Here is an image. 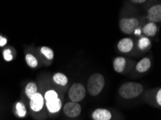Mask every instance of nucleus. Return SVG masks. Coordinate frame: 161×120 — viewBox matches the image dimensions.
<instances>
[{"mask_svg": "<svg viewBox=\"0 0 161 120\" xmlns=\"http://www.w3.org/2000/svg\"><path fill=\"white\" fill-rule=\"evenodd\" d=\"M7 40L5 38H4V37H2L0 35V47H3L7 44Z\"/></svg>", "mask_w": 161, "mask_h": 120, "instance_id": "23", "label": "nucleus"}, {"mask_svg": "<svg viewBox=\"0 0 161 120\" xmlns=\"http://www.w3.org/2000/svg\"><path fill=\"white\" fill-rule=\"evenodd\" d=\"M126 60L123 57L116 58L114 61V68L117 73H122L126 67Z\"/></svg>", "mask_w": 161, "mask_h": 120, "instance_id": "13", "label": "nucleus"}, {"mask_svg": "<svg viewBox=\"0 0 161 120\" xmlns=\"http://www.w3.org/2000/svg\"><path fill=\"white\" fill-rule=\"evenodd\" d=\"M105 86V78L101 73H96L90 76L87 81V91L92 96H97L102 91Z\"/></svg>", "mask_w": 161, "mask_h": 120, "instance_id": "2", "label": "nucleus"}, {"mask_svg": "<svg viewBox=\"0 0 161 120\" xmlns=\"http://www.w3.org/2000/svg\"><path fill=\"white\" fill-rule=\"evenodd\" d=\"M133 41L130 38H123L118 43V49L122 53H129L132 50Z\"/></svg>", "mask_w": 161, "mask_h": 120, "instance_id": "9", "label": "nucleus"}, {"mask_svg": "<svg viewBox=\"0 0 161 120\" xmlns=\"http://www.w3.org/2000/svg\"><path fill=\"white\" fill-rule=\"evenodd\" d=\"M92 119L94 120H110L112 115L111 112L105 109H97L92 112Z\"/></svg>", "mask_w": 161, "mask_h": 120, "instance_id": "8", "label": "nucleus"}, {"mask_svg": "<svg viewBox=\"0 0 161 120\" xmlns=\"http://www.w3.org/2000/svg\"><path fill=\"white\" fill-rule=\"evenodd\" d=\"M16 111L19 117H24L26 115L27 109L25 106L22 102H18L16 104Z\"/></svg>", "mask_w": 161, "mask_h": 120, "instance_id": "18", "label": "nucleus"}, {"mask_svg": "<svg viewBox=\"0 0 161 120\" xmlns=\"http://www.w3.org/2000/svg\"><path fill=\"white\" fill-rule=\"evenodd\" d=\"M3 55L4 58V60L6 61H10L13 60V55H12V52L9 49H6L4 50Z\"/></svg>", "mask_w": 161, "mask_h": 120, "instance_id": "21", "label": "nucleus"}, {"mask_svg": "<svg viewBox=\"0 0 161 120\" xmlns=\"http://www.w3.org/2000/svg\"><path fill=\"white\" fill-rule=\"evenodd\" d=\"M136 35H140L141 34V30H138V29H136V30H135V32H134Z\"/></svg>", "mask_w": 161, "mask_h": 120, "instance_id": "25", "label": "nucleus"}, {"mask_svg": "<svg viewBox=\"0 0 161 120\" xmlns=\"http://www.w3.org/2000/svg\"><path fill=\"white\" fill-rule=\"evenodd\" d=\"M132 2L134 3H136V4H142L144 3V2H145V0H135V1H132Z\"/></svg>", "mask_w": 161, "mask_h": 120, "instance_id": "24", "label": "nucleus"}, {"mask_svg": "<svg viewBox=\"0 0 161 120\" xmlns=\"http://www.w3.org/2000/svg\"><path fill=\"white\" fill-rule=\"evenodd\" d=\"M46 107L51 113H57L62 108V102L59 98L46 102Z\"/></svg>", "mask_w": 161, "mask_h": 120, "instance_id": "10", "label": "nucleus"}, {"mask_svg": "<svg viewBox=\"0 0 161 120\" xmlns=\"http://www.w3.org/2000/svg\"><path fill=\"white\" fill-rule=\"evenodd\" d=\"M38 93V86L36 83L30 82L27 84L25 87V94L29 99H31L34 94Z\"/></svg>", "mask_w": 161, "mask_h": 120, "instance_id": "14", "label": "nucleus"}, {"mask_svg": "<svg viewBox=\"0 0 161 120\" xmlns=\"http://www.w3.org/2000/svg\"><path fill=\"white\" fill-rule=\"evenodd\" d=\"M86 94L85 86L80 83L73 84L69 91V97L72 102L78 103L84 99Z\"/></svg>", "mask_w": 161, "mask_h": 120, "instance_id": "3", "label": "nucleus"}, {"mask_svg": "<svg viewBox=\"0 0 161 120\" xmlns=\"http://www.w3.org/2000/svg\"><path fill=\"white\" fill-rule=\"evenodd\" d=\"M150 40L146 37H142L138 41V46L141 50H145L150 45Z\"/></svg>", "mask_w": 161, "mask_h": 120, "instance_id": "19", "label": "nucleus"}, {"mask_svg": "<svg viewBox=\"0 0 161 120\" xmlns=\"http://www.w3.org/2000/svg\"><path fill=\"white\" fill-rule=\"evenodd\" d=\"M148 19L151 23H160L161 21V5L157 4L150 7L148 10Z\"/></svg>", "mask_w": 161, "mask_h": 120, "instance_id": "7", "label": "nucleus"}, {"mask_svg": "<svg viewBox=\"0 0 161 120\" xmlns=\"http://www.w3.org/2000/svg\"><path fill=\"white\" fill-rule=\"evenodd\" d=\"M25 60L27 64L31 68H36L38 65V60L36 59L35 56L30 54V53L25 55Z\"/></svg>", "mask_w": 161, "mask_h": 120, "instance_id": "16", "label": "nucleus"}, {"mask_svg": "<svg viewBox=\"0 0 161 120\" xmlns=\"http://www.w3.org/2000/svg\"><path fill=\"white\" fill-rule=\"evenodd\" d=\"M44 98L40 93H36L30 99V107L33 112H38L43 109Z\"/></svg>", "mask_w": 161, "mask_h": 120, "instance_id": "6", "label": "nucleus"}, {"mask_svg": "<svg viewBox=\"0 0 161 120\" xmlns=\"http://www.w3.org/2000/svg\"><path fill=\"white\" fill-rule=\"evenodd\" d=\"M158 31V27L154 23H149L145 24L142 28V32L146 36L153 37L156 35Z\"/></svg>", "mask_w": 161, "mask_h": 120, "instance_id": "11", "label": "nucleus"}, {"mask_svg": "<svg viewBox=\"0 0 161 120\" xmlns=\"http://www.w3.org/2000/svg\"><path fill=\"white\" fill-rule=\"evenodd\" d=\"M53 80L56 84L60 86H65L68 82V78L62 73H57L53 75Z\"/></svg>", "mask_w": 161, "mask_h": 120, "instance_id": "15", "label": "nucleus"}, {"mask_svg": "<svg viewBox=\"0 0 161 120\" xmlns=\"http://www.w3.org/2000/svg\"><path fill=\"white\" fill-rule=\"evenodd\" d=\"M41 53L48 60H53V57H54L53 51L50 48L46 47V46H43L41 48Z\"/></svg>", "mask_w": 161, "mask_h": 120, "instance_id": "17", "label": "nucleus"}, {"mask_svg": "<svg viewBox=\"0 0 161 120\" xmlns=\"http://www.w3.org/2000/svg\"><path fill=\"white\" fill-rule=\"evenodd\" d=\"M151 66V61L148 58H145L139 61L136 65V69L138 72L144 73L149 69Z\"/></svg>", "mask_w": 161, "mask_h": 120, "instance_id": "12", "label": "nucleus"}, {"mask_svg": "<svg viewBox=\"0 0 161 120\" xmlns=\"http://www.w3.org/2000/svg\"><path fill=\"white\" fill-rule=\"evenodd\" d=\"M139 26V21L136 18H123L119 22V28L121 32L125 34L134 33Z\"/></svg>", "mask_w": 161, "mask_h": 120, "instance_id": "4", "label": "nucleus"}, {"mask_svg": "<svg viewBox=\"0 0 161 120\" xmlns=\"http://www.w3.org/2000/svg\"><path fill=\"white\" fill-rule=\"evenodd\" d=\"M156 100H157V102L159 106L161 105V89L158 90V91L156 94Z\"/></svg>", "mask_w": 161, "mask_h": 120, "instance_id": "22", "label": "nucleus"}, {"mask_svg": "<svg viewBox=\"0 0 161 120\" xmlns=\"http://www.w3.org/2000/svg\"><path fill=\"white\" fill-rule=\"evenodd\" d=\"M143 91V86L136 82H127L121 86L119 94L124 99H134L140 96Z\"/></svg>", "mask_w": 161, "mask_h": 120, "instance_id": "1", "label": "nucleus"}, {"mask_svg": "<svg viewBox=\"0 0 161 120\" xmlns=\"http://www.w3.org/2000/svg\"><path fill=\"white\" fill-rule=\"evenodd\" d=\"M81 105L78 103L71 102L67 103L64 105V112L65 115H67L68 117H71V118L77 117L81 113Z\"/></svg>", "mask_w": 161, "mask_h": 120, "instance_id": "5", "label": "nucleus"}, {"mask_svg": "<svg viewBox=\"0 0 161 120\" xmlns=\"http://www.w3.org/2000/svg\"><path fill=\"white\" fill-rule=\"evenodd\" d=\"M57 98H58L57 93L53 90H49V91H48L46 92L44 100H46V102H47V101H50V100H52V99H57Z\"/></svg>", "mask_w": 161, "mask_h": 120, "instance_id": "20", "label": "nucleus"}]
</instances>
